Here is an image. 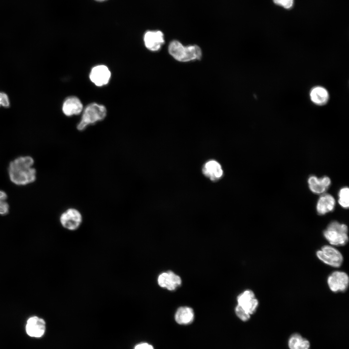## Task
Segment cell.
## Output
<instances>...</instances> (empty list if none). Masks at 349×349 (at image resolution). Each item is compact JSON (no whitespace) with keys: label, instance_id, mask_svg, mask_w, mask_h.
Returning <instances> with one entry per match:
<instances>
[{"label":"cell","instance_id":"6da1fadb","mask_svg":"<svg viewBox=\"0 0 349 349\" xmlns=\"http://www.w3.org/2000/svg\"><path fill=\"white\" fill-rule=\"evenodd\" d=\"M34 162L30 156H20L12 160L8 168L11 181L17 186H25L35 181L36 172L33 167Z\"/></svg>","mask_w":349,"mask_h":349},{"label":"cell","instance_id":"7a4b0ae2","mask_svg":"<svg viewBox=\"0 0 349 349\" xmlns=\"http://www.w3.org/2000/svg\"><path fill=\"white\" fill-rule=\"evenodd\" d=\"M168 51L174 58L182 62L199 60L202 56L201 49L199 46L195 45L184 46L177 40L170 43Z\"/></svg>","mask_w":349,"mask_h":349},{"label":"cell","instance_id":"3957f363","mask_svg":"<svg viewBox=\"0 0 349 349\" xmlns=\"http://www.w3.org/2000/svg\"><path fill=\"white\" fill-rule=\"evenodd\" d=\"M107 114V110L102 105L92 103L84 109L80 121L77 125L78 130L82 131L88 126L103 120Z\"/></svg>","mask_w":349,"mask_h":349},{"label":"cell","instance_id":"277c9868","mask_svg":"<svg viewBox=\"0 0 349 349\" xmlns=\"http://www.w3.org/2000/svg\"><path fill=\"white\" fill-rule=\"evenodd\" d=\"M348 226L337 221L330 223L323 232L327 240L332 245H345L349 241Z\"/></svg>","mask_w":349,"mask_h":349},{"label":"cell","instance_id":"5b68a950","mask_svg":"<svg viewBox=\"0 0 349 349\" xmlns=\"http://www.w3.org/2000/svg\"><path fill=\"white\" fill-rule=\"evenodd\" d=\"M316 254L323 263L333 267H340L343 261L341 253L332 246H323L317 252Z\"/></svg>","mask_w":349,"mask_h":349},{"label":"cell","instance_id":"8992f818","mask_svg":"<svg viewBox=\"0 0 349 349\" xmlns=\"http://www.w3.org/2000/svg\"><path fill=\"white\" fill-rule=\"evenodd\" d=\"M82 219V214L78 209L70 207L61 214L59 220L63 228L70 231H74L81 225Z\"/></svg>","mask_w":349,"mask_h":349},{"label":"cell","instance_id":"52a82bcc","mask_svg":"<svg viewBox=\"0 0 349 349\" xmlns=\"http://www.w3.org/2000/svg\"><path fill=\"white\" fill-rule=\"evenodd\" d=\"M330 289L334 292L345 291L349 286V278L343 271H335L330 274L327 279Z\"/></svg>","mask_w":349,"mask_h":349},{"label":"cell","instance_id":"ba28073f","mask_svg":"<svg viewBox=\"0 0 349 349\" xmlns=\"http://www.w3.org/2000/svg\"><path fill=\"white\" fill-rule=\"evenodd\" d=\"M237 301L238 304L250 315L255 313L258 305L254 292L249 289L240 293L237 297Z\"/></svg>","mask_w":349,"mask_h":349},{"label":"cell","instance_id":"9c48e42d","mask_svg":"<svg viewBox=\"0 0 349 349\" xmlns=\"http://www.w3.org/2000/svg\"><path fill=\"white\" fill-rule=\"evenodd\" d=\"M157 281L159 286L170 291L175 290L182 284L181 277L171 270L160 273Z\"/></svg>","mask_w":349,"mask_h":349},{"label":"cell","instance_id":"30bf717a","mask_svg":"<svg viewBox=\"0 0 349 349\" xmlns=\"http://www.w3.org/2000/svg\"><path fill=\"white\" fill-rule=\"evenodd\" d=\"M25 330L28 335L32 337H42L46 330V322L44 319L33 316L27 320Z\"/></svg>","mask_w":349,"mask_h":349},{"label":"cell","instance_id":"8fae6325","mask_svg":"<svg viewBox=\"0 0 349 349\" xmlns=\"http://www.w3.org/2000/svg\"><path fill=\"white\" fill-rule=\"evenodd\" d=\"M143 41L146 48L151 51L160 49L164 43L163 32L160 31H148L143 36Z\"/></svg>","mask_w":349,"mask_h":349},{"label":"cell","instance_id":"7c38bea8","mask_svg":"<svg viewBox=\"0 0 349 349\" xmlns=\"http://www.w3.org/2000/svg\"><path fill=\"white\" fill-rule=\"evenodd\" d=\"M109 69L104 65H98L94 67L90 73V79L97 86L107 84L111 78Z\"/></svg>","mask_w":349,"mask_h":349},{"label":"cell","instance_id":"4fadbf2b","mask_svg":"<svg viewBox=\"0 0 349 349\" xmlns=\"http://www.w3.org/2000/svg\"><path fill=\"white\" fill-rule=\"evenodd\" d=\"M307 182L311 191L316 194H323L331 184L330 178L327 176L318 178L311 175L308 178Z\"/></svg>","mask_w":349,"mask_h":349},{"label":"cell","instance_id":"5bb4252c","mask_svg":"<svg viewBox=\"0 0 349 349\" xmlns=\"http://www.w3.org/2000/svg\"><path fill=\"white\" fill-rule=\"evenodd\" d=\"M82 109V103L76 96H70L67 98L63 102L62 107L63 113L67 116L79 114Z\"/></svg>","mask_w":349,"mask_h":349},{"label":"cell","instance_id":"9a60e30c","mask_svg":"<svg viewBox=\"0 0 349 349\" xmlns=\"http://www.w3.org/2000/svg\"><path fill=\"white\" fill-rule=\"evenodd\" d=\"M335 205L334 198L330 194L323 193L318 199L316 209L317 213L323 215L332 211Z\"/></svg>","mask_w":349,"mask_h":349},{"label":"cell","instance_id":"2e32d148","mask_svg":"<svg viewBox=\"0 0 349 349\" xmlns=\"http://www.w3.org/2000/svg\"><path fill=\"white\" fill-rule=\"evenodd\" d=\"M174 319L176 323L180 325L190 324L194 319V311L189 306L179 307L175 313Z\"/></svg>","mask_w":349,"mask_h":349},{"label":"cell","instance_id":"e0dca14e","mask_svg":"<svg viewBox=\"0 0 349 349\" xmlns=\"http://www.w3.org/2000/svg\"><path fill=\"white\" fill-rule=\"evenodd\" d=\"M203 172L206 176L213 181L220 178L223 173L220 164L214 160L206 163L203 169Z\"/></svg>","mask_w":349,"mask_h":349},{"label":"cell","instance_id":"ac0fdd59","mask_svg":"<svg viewBox=\"0 0 349 349\" xmlns=\"http://www.w3.org/2000/svg\"><path fill=\"white\" fill-rule=\"evenodd\" d=\"M310 96L312 101L317 105L325 104L329 98L327 90L321 86H316L310 91Z\"/></svg>","mask_w":349,"mask_h":349},{"label":"cell","instance_id":"d6986e66","mask_svg":"<svg viewBox=\"0 0 349 349\" xmlns=\"http://www.w3.org/2000/svg\"><path fill=\"white\" fill-rule=\"evenodd\" d=\"M288 346L290 349H309L310 343L299 334L295 333L289 339Z\"/></svg>","mask_w":349,"mask_h":349},{"label":"cell","instance_id":"ffe728a7","mask_svg":"<svg viewBox=\"0 0 349 349\" xmlns=\"http://www.w3.org/2000/svg\"><path fill=\"white\" fill-rule=\"evenodd\" d=\"M338 203L344 208L349 206V189L347 187L341 188L338 193Z\"/></svg>","mask_w":349,"mask_h":349},{"label":"cell","instance_id":"44dd1931","mask_svg":"<svg viewBox=\"0 0 349 349\" xmlns=\"http://www.w3.org/2000/svg\"><path fill=\"white\" fill-rule=\"evenodd\" d=\"M235 311L237 316L243 321H248L250 318V315L238 304L236 306Z\"/></svg>","mask_w":349,"mask_h":349},{"label":"cell","instance_id":"7402d4cb","mask_svg":"<svg viewBox=\"0 0 349 349\" xmlns=\"http://www.w3.org/2000/svg\"><path fill=\"white\" fill-rule=\"evenodd\" d=\"M273 3L285 9H291L294 4V0H272Z\"/></svg>","mask_w":349,"mask_h":349},{"label":"cell","instance_id":"603a6c76","mask_svg":"<svg viewBox=\"0 0 349 349\" xmlns=\"http://www.w3.org/2000/svg\"><path fill=\"white\" fill-rule=\"evenodd\" d=\"M9 205L6 200L0 201V215H5L9 213Z\"/></svg>","mask_w":349,"mask_h":349},{"label":"cell","instance_id":"cb8c5ba5","mask_svg":"<svg viewBox=\"0 0 349 349\" xmlns=\"http://www.w3.org/2000/svg\"><path fill=\"white\" fill-rule=\"evenodd\" d=\"M10 102L8 96L4 93L0 92V107H8Z\"/></svg>","mask_w":349,"mask_h":349},{"label":"cell","instance_id":"d4e9b609","mask_svg":"<svg viewBox=\"0 0 349 349\" xmlns=\"http://www.w3.org/2000/svg\"><path fill=\"white\" fill-rule=\"evenodd\" d=\"M134 349H154L152 345L147 343H142L137 345Z\"/></svg>","mask_w":349,"mask_h":349},{"label":"cell","instance_id":"484cf974","mask_svg":"<svg viewBox=\"0 0 349 349\" xmlns=\"http://www.w3.org/2000/svg\"><path fill=\"white\" fill-rule=\"evenodd\" d=\"M7 197V193L4 190H0V201L6 200Z\"/></svg>","mask_w":349,"mask_h":349},{"label":"cell","instance_id":"4316f807","mask_svg":"<svg viewBox=\"0 0 349 349\" xmlns=\"http://www.w3.org/2000/svg\"><path fill=\"white\" fill-rule=\"evenodd\" d=\"M96 0V1H97L101 2V1H105V0Z\"/></svg>","mask_w":349,"mask_h":349}]
</instances>
